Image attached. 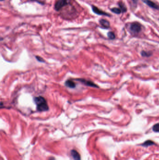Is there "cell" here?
I'll return each mask as SVG.
<instances>
[{"mask_svg": "<svg viewBox=\"0 0 159 160\" xmlns=\"http://www.w3.org/2000/svg\"><path fill=\"white\" fill-rule=\"evenodd\" d=\"M71 155L75 160H80V154L75 150H72L71 151Z\"/></svg>", "mask_w": 159, "mask_h": 160, "instance_id": "9c48e42d", "label": "cell"}, {"mask_svg": "<svg viewBox=\"0 0 159 160\" xmlns=\"http://www.w3.org/2000/svg\"><path fill=\"white\" fill-rule=\"evenodd\" d=\"M141 55L144 56V57H147V56H149L150 55H151V53H148V52H144V51H143L142 53H141Z\"/></svg>", "mask_w": 159, "mask_h": 160, "instance_id": "9a60e30c", "label": "cell"}, {"mask_svg": "<svg viewBox=\"0 0 159 160\" xmlns=\"http://www.w3.org/2000/svg\"><path fill=\"white\" fill-rule=\"evenodd\" d=\"M144 2H145L146 4H147L148 6L151 8L159 10V6L156 4L155 3L153 2L150 0H142Z\"/></svg>", "mask_w": 159, "mask_h": 160, "instance_id": "5b68a950", "label": "cell"}, {"mask_svg": "<svg viewBox=\"0 0 159 160\" xmlns=\"http://www.w3.org/2000/svg\"><path fill=\"white\" fill-rule=\"evenodd\" d=\"M111 11L114 13H115V14H119L121 12V10L119 9V8H114L112 9Z\"/></svg>", "mask_w": 159, "mask_h": 160, "instance_id": "8fae6325", "label": "cell"}, {"mask_svg": "<svg viewBox=\"0 0 159 160\" xmlns=\"http://www.w3.org/2000/svg\"><path fill=\"white\" fill-rule=\"evenodd\" d=\"M78 80H80L81 82L84 83V85L90 86V87H98V86L96 85L94 83H93L92 81H90V80H84V79H79Z\"/></svg>", "mask_w": 159, "mask_h": 160, "instance_id": "8992f818", "label": "cell"}, {"mask_svg": "<svg viewBox=\"0 0 159 160\" xmlns=\"http://www.w3.org/2000/svg\"><path fill=\"white\" fill-rule=\"evenodd\" d=\"M107 35L109 38H110L111 39H114L115 38V35L113 32H109L107 34Z\"/></svg>", "mask_w": 159, "mask_h": 160, "instance_id": "7c38bea8", "label": "cell"}, {"mask_svg": "<svg viewBox=\"0 0 159 160\" xmlns=\"http://www.w3.org/2000/svg\"><path fill=\"white\" fill-rule=\"evenodd\" d=\"M65 85L70 88H74L76 87L75 83L72 80H67L65 82Z\"/></svg>", "mask_w": 159, "mask_h": 160, "instance_id": "ba28073f", "label": "cell"}, {"mask_svg": "<svg viewBox=\"0 0 159 160\" xmlns=\"http://www.w3.org/2000/svg\"><path fill=\"white\" fill-rule=\"evenodd\" d=\"M70 1V0H57L54 5L55 10L57 11H59L63 7L68 5Z\"/></svg>", "mask_w": 159, "mask_h": 160, "instance_id": "7a4b0ae2", "label": "cell"}, {"mask_svg": "<svg viewBox=\"0 0 159 160\" xmlns=\"http://www.w3.org/2000/svg\"><path fill=\"white\" fill-rule=\"evenodd\" d=\"M119 6L120 7V10L121 11V12H125L126 11V10H127V9L125 7V4L122 3V2H119Z\"/></svg>", "mask_w": 159, "mask_h": 160, "instance_id": "30bf717a", "label": "cell"}, {"mask_svg": "<svg viewBox=\"0 0 159 160\" xmlns=\"http://www.w3.org/2000/svg\"><path fill=\"white\" fill-rule=\"evenodd\" d=\"M92 10L94 13H95V14L98 15H103V16H110V14L100 10L98 7L95 6H92Z\"/></svg>", "mask_w": 159, "mask_h": 160, "instance_id": "277c9868", "label": "cell"}, {"mask_svg": "<svg viewBox=\"0 0 159 160\" xmlns=\"http://www.w3.org/2000/svg\"><path fill=\"white\" fill-rule=\"evenodd\" d=\"M36 59H38V60L40 62H44V59H43L42 58L39 57L38 56H36Z\"/></svg>", "mask_w": 159, "mask_h": 160, "instance_id": "2e32d148", "label": "cell"}, {"mask_svg": "<svg viewBox=\"0 0 159 160\" xmlns=\"http://www.w3.org/2000/svg\"><path fill=\"white\" fill-rule=\"evenodd\" d=\"M35 103L36 105V109L39 112H45L49 110V106L45 99L41 96L35 97Z\"/></svg>", "mask_w": 159, "mask_h": 160, "instance_id": "6da1fadb", "label": "cell"}, {"mask_svg": "<svg viewBox=\"0 0 159 160\" xmlns=\"http://www.w3.org/2000/svg\"><path fill=\"white\" fill-rule=\"evenodd\" d=\"M153 130L155 132L159 133V123L155 125L153 127Z\"/></svg>", "mask_w": 159, "mask_h": 160, "instance_id": "4fadbf2b", "label": "cell"}, {"mask_svg": "<svg viewBox=\"0 0 159 160\" xmlns=\"http://www.w3.org/2000/svg\"></svg>", "mask_w": 159, "mask_h": 160, "instance_id": "d6986e66", "label": "cell"}, {"mask_svg": "<svg viewBox=\"0 0 159 160\" xmlns=\"http://www.w3.org/2000/svg\"><path fill=\"white\" fill-rule=\"evenodd\" d=\"M132 1H133V2H134V3L136 4L137 3V1H138V0H132Z\"/></svg>", "mask_w": 159, "mask_h": 160, "instance_id": "e0dca14e", "label": "cell"}, {"mask_svg": "<svg viewBox=\"0 0 159 160\" xmlns=\"http://www.w3.org/2000/svg\"><path fill=\"white\" fill-rule=\"evenodd\" d=\"M154 143L153 142V141H146L144 144H143V146H148L149 145H151L152 144H154Z\"/></svg>", "mask_w": 159, "mask_h": 160, "instance_id": "5bb4252c", "label": "cell"}, {"mask_svg": "<svg viewBox=\"0 0 159 160\" xmlns=\"http://www.w3.org/2000/svg\"><path fill=\"white\" fill-rule=\"evenodd\" d=\"M131 30L134 33H139L141 29V25L138 22L132 23L130 27Z\"/></svg>", "mask_w": 159, "mask_h": 160, "instance_id": "3957f363", "label": "cell"}, {"mask_svg": "<svg viewBox=\"0 0 159 160\" xmlns=\"http://www.w3.org/2000/svg\"><path fill=\"white\" fill-rule=\"evenodd\" d=\"M3 0H0V1H3Z\"/></svg>", "mask_w": 159, "mask_h": 160, "instance_id": "ac0fdd59", "label": "cell"}, {"mask_svg": "<svg viewBox=\"0 0 159 160\" xmlns=\"http://www.w3.org/2000/svg\"><path fill=\"white\" fill-rule=\"evenodd\" d=\"M99 23L104 28L107 29V28H109L110 27V23L107 20H106L105 19H102L100 20Z\"/></svg>", "mask_w": 159, "mask_h": 160, "instance_id": "52a82bcc", "label": "cell"}]
</instances>
